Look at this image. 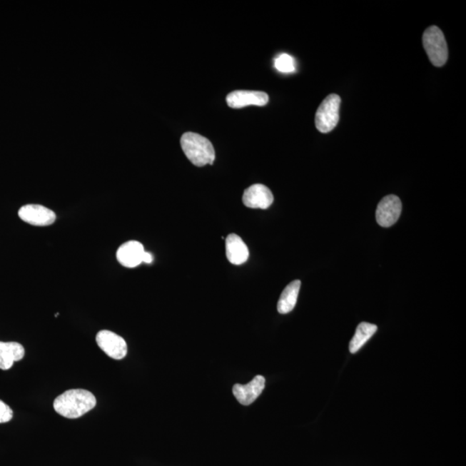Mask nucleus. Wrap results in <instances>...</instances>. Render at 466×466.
Masks as SVG:
<instances>
[{
    "label": "nucleus",
    "mask_w": 466,
    "mask_h": 466,
    "mask_svg": "<svg viewBox=\"0 0 466 466\" xmlns=\"http://www.w3.org/2000/svg\"><path fill=\"white\" fill-rule=\"evenodd\" d=\"M96 398L90 391L74 389L65 391L54 402L57 414L68 419L81 417L96 406Z\"/></svg>",
    "instance_id": "f257e3e1"
},
{
    "label": "nucleus",
    "mask_w": 466,
    "mask_h": 466,
    "mask_svg": "<svg viewBox=\"0 0 466 466\" xmlns=\"http://www.w3.org/2000/svg\"><path fill=\"white\" fill-rule=\"evenodd\" d=\"M181 146L187 158L198 167L213 164L216 151L211 142L200 134L187 133L181 138Z\"/></svg>",
    "instance_id": "f03ea898"
},
{
    "label": "nucleus",
    "mask_w": 466,
    "mask_h": 466,
    "mask_svg": "<svg viewBox=\"0 0 466 466\" xmlns=\"http://www.w3.org/2000/svg\"><path fill=\"white\" fill-rule=\"evenodd\" d=\"M422 41L431 63L435 67H442L448 59L447 44L443 32L437 26H431L424 32Z\"/></svg>",
    "instance_id": "7ed1b4c3"
},
{
    "label": "nucleus",
    "mask_w": 466,
    "mask_h": 466,
    "mask_svg": "<svg viewBox=\"0 0 466 466\" xmlns=\"http://www.w3.org/2000/svg\"><path fill=\"white\" fill-rule=\"evenodd\" d=\"M341 98L337 94H330L321 103L315 115V126L323 133H328L336 127L340 121Z\"/></svg>",
    "instance_id": "20e7f679"
},
{
    "label": "nucleus",
    "mask_w": 466,
    "mask_h": 466,
    "mask_svg": "<svg viewBox=\"0 0 466 466\" xmlns=\"http://www.w3.org/2000/svg\"><path fill=\"white\" fill-rule=\"evenodd\" d=\"M96 342L98 348L113 360H121L126 356V342L117 333L108 330H102L97 333Z\"/></svg>",
    "instance_id": "39448f33"
},
{
    "label": "nucleus",
    "mask_w": 466,
    "mask_h": 466,
    "mask_svg": "<svg viewBox=\"0 0 466 466\" xmlns=\"http://www.w3.org/2000/svg\"><path fill=\"white\" fill-rule=\"evenodd\" d=\"M402 201L397 196H388L379 202L376 218L378 225L390 228L397 223L402 213Z\"/></svg>",
    "instance_id": "423d86ee"
},
{
    "label": "nucleus",
    "mask_w": 466,
    "mask_h": 466,
    "mask_svg": "<svg viewBox=\"0 0 466 466\" xmlns=\"http://www.w3.org/2000/svg\"><path fill=\"white\" fill-rule=\"evenodd\" d=\"M19 216L24 222L35 226H48L56 220V213L42 205L29 204L19 209Z\"/></svg>",
    "instance_id": "0eeeda50"
},
{
    "label": "nucleus",
    "mask_w": 466,
    "mask_h": 466,
    "mask_svg": "<svg viewBox=\"0 0 466 466\" xmlns=\"http://www.w3.org/2000/svg\"><path fill=\"white\" fill-rule=\"evenodd\" d=\"M226 102L231 108H243L248 106H263L269 102V96L258 91H234L226 97Z\"/></svg>",
    "instance_id": "6e6552de"
},
{
    "label": "nucleus",
    "mask_w": 466,
    "mask_h": 466,
    "mask_svg": "<svg viewBox=\"0 0 466 466\" xmlns=\"http://www.w3.org/2000/svg\"><path fill=\"white\" fill-rule=\"evenodd\" d=\"M274 201L270 188L263 184H254L247 188L243 196V203L249 208L267 209Z\"/></svg>",
    "instance_id": "1a4fd4ad"
},
{
    "label": "nucleus",
    "mask_w": 466,
    "mask_h": 466,
    "mask_svg": "<svg viewBox=\"0 0 466 466\" xmlns=\"http://www.w3.org/2000/svg\"><path fill=\"white\" fill-rule=\"evenodd\" d=\"M265 387V378L263 376H255L253 380L245 385H235L233 392L239 403L248 406L258 399Z\"/></svg>",
    "instance_id": "9d476101"
},
{
    "label": "nucleus",
    "mask_w": 466,
    "mask_h": 466,
    "mask_svg": "<svg viewBox=\"0 0 466 466\" xmlns=\"http://www.w3.org/2000/svg\"><path fill=\"white\" fill-rule=\"evenodd\" d=\"M143 245L138 241H129L119 247L116 257L121 265L126 268H135L143 263Z\"/></svg>",
    "instance_id": "9b49d317"
},
{
    "label": "nucleus",
    "mask_w": 466,
    "mask_h": 466,
    "mask_svg": "<svg viewBox=\"0 0 466 466\" xmlns=\"http://www.w3.org/2000/svg\"><path fill=\"white\" fill-rule=\"evenodd\" d=\"M226 257L231 263L241 265L249 258V249L237 234H230L226 239Z\"/></svg>",
    "instance_id": "f8f14e48"
},
{
    "label": "nucleus",
    "mask_w": 466,
    "mask_h": 466,
    "mask_svg": "<svg viewBox=\"0 0 466 466\" xmlns=\"http://www.w3.org/2000/svg\"><path fill=\"white\" fill-rule=\"evenodd\" d=\"M26 350L21 344L0 341V369L10 370L14 363L22 360Z\"/></svg>",
    "instance_id": "ddd939ff"
},
{
    "label": "nucleus",
    "mask_w": 466,
    "mask_h": 466,
    "mask_svg": "<svg viewBox=\"0 0 466 466\" xmlns=\"http://www.w3.org/2000/svg\"><path fill=\"white\" fill-rule=\"evenodd\" d=\"M300 285V280H295L284 288L278 300V310L282 315L290 313L295 308L298 299Z\"/></svg>",
    "instance_id": "4468645a"
},
{
    "label": "nucleus",
    "mask_w": 466,
    "mask_h": 466,
    "mask_svg": "<svg viewBox=\"0 0 466 466\" xmlns=\"http://www.w3.org/2000/svg\"><path fill=\"white\" fill-rule=\"evenodd\" d=\"M378 331L376 325L362 323L358 325L355 334L350 342L349 350L350 353H356L366 344L371 337Z\"/></svg>",
    "instance_id": "2eb2a0df"
},
{
    "label": "nucleus",
    "mask_w": 466,
    "mask_h": 466,
    "mask_svg": "<svg viewBox=\"0 0 466 466\" xmlns=\"http://www.w3.org/2000/svg\"><path fill=\"white\" fill-rule=\"evenodd\" d=\"M275 68L282 73H293L295 71L294 59L288 54H281L275 60Z\"/></svg>",
    "instance_id": "dca6fc26"
},
{
    "label": "nucleus",
    "mask_w": 466,
    "mask_h": 466,
    "mask_svg": "<svg viewBox=\"0 0 466 466\" xmlns=\"http://www.w3.org/2000/svg\"><path fill=\"white\" fill-rule=\"evenodd\" d=\"M14 417V411L10 406L0 400V423L9 422Z\"/></svg>",
    "instance_id": "f3484780"
},
{
    "label": "nucleus",
    "mask_w": 466,
    "mask_h": 466,
    "mask_svg": "<svg viewBox=\"0 0 466 466\" xmlns=\"http://www.w3.org/2000/svg\"><path fill=\"white\" fill-rule=\"evenodd\" d=\"M152 262H153V255H152L150 253H147V251H144L143 263H151Z\"/></svg>",
    "instance_id": "a211bd4d"
}]
</instances>
